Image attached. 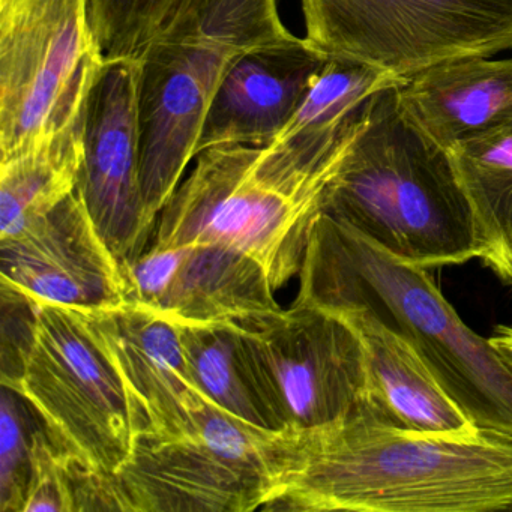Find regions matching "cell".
I'll list each match as a JSON object with an SVG mask.
<instances>
[{
	"instance_id": "22",
	"label": "cell",
	"mask_w": 512,
	"mask_h": 512,
	"mask_svg": "<svg viewBox=\"0 0 512 512\" xmlns=\"http://www.w3.org/2000/svg\"><path fill=\"white\" fill-rule=\"evenodd\" d=\"M187 0H88L89 22L106 62L140 61Z\"/></svg>"
},
{
	"instance_id": "16",
	"label": "cell",
	"mask_w": 512,
	"mask_h": 512,
	"mask_svg": "<svg viewBox=\"0 0 512 512\" xmlns=\"http://www.w3.org/2000/svg\"><path fill=\"white\" fill-rule=\"evenodd\" d=\"M404 116L443 151L512 119V59L440 62L397 83Z\"/></svg>"
},
{
	"instance_id": "2",
	"label": "cell",
	"mask_w": 512,
	"mask_h": 512,
	"mask_svg": "<svg viewBox=\"0 0 512 512\" xmlns=\"http://www.w3.org/2000/svg\"><path fill=\"white\" fill-rule=\"evenodd\" d=\"M428 269L409 265L320 214L295 301L329 313L365 311L406 340L481 430L512 436V370L470 329Z\"/></svg>"
},
{
	"instance_id": "1",
	"label": "cell",
	"mask_w": 512,
	"mask_h": 512,
	"mask_svg": "<svg viewBox=\"0 0 512 512\" xmlns=\"http://www.w3.org/2000/svg\"><path fill=\"white\" fill-rule=\"evenodd\" d=\"M262 511L512 512V436L401 430L364 412L278 433Z\"/></svg>"
},
{
	"instance_id": "19",
	"label": "cell",
	"mask_w": 512,
	"mask_h": 512,
	"mask_svg": "<svg viewBox=\"0 0 512 512\" xmlns=\"http://www.w3.org/2000/svg\"><path fill=\"white\" fill-rule=\"evenodd\" d=\"M448 155L475 217L479 259L512 286V119Z\"/></svg>"
},
{
	"instance_id": "3",
	"label": "cell",
	"mask_w": 512,
	"mask_h": 512,
	"mask_svg": "<svg viewBox=\"0 0 512 512\" xmlns=\"http://www.w3.org/2000/svg\"><path fill=\"white\" fill-rule=\"evenodd\" d=\"M397 83L365 104L322 214L419 268L479 259L475 217L451 158L404 116Z\"/></svg>"
},
{
	"instance_id": "5",
	"label": "cell",
	"mask_w": 512,
	"mask_h": 512,
	"mask_svg": "<svg viewBox=\"0 0 512 512\" xmlns=\"http://www.w3.org/2000/svg\"><path fill=\"white\" fill-rule=\"evenodd\" d=\"M2 386L40 419L56 451L97 476H116L142 433L127 389L95 344L77 308L2 289Z\"/></svg>"
},
{
	"instance_id": "13",
	"label": "cell",
	"mask_w": 512,
	"mask_h": 512,
	"mask_svg": "<svg viewBox=\"0 0 512 512\" xmlns=\"http://www.w3.org/2000/svg\"><path fill=\"white\" fill-rule=\"evenodd\" d=\"M77 310L127 389L140 434L196 436L209 403L191 376L175 322L137 301Z\"/></svg>"
},
{
	"instance_id": "9",
	"label": "cell",
	"mask_w": 512,
	"mask_h": 512,
	"mask_svg": "<svg viewBox=\"0 0 512 512\" xmlns=\"http://www.w3.org/2000/svg\"><path fill=\"white\" fill-rule=\"evenodd\" d=\"M305 38L329 58L403 80L512 49V0H301Z\"/></svg>"
},
{
	"instance_id": "20",
	"label": "cell",
	"mask_w": 512,
	"mask_h": 512,
	"mask_svg": "<svg viewBox=\"0 0 512 512\" xmlns=\"http://www.w3.org/2000/svg\"><path fill=\"white\" fill-rule=\"evenodd\" d=\"M173 322L205 400L244 424L277 433L239 355L235 323Z\"/></svg>"
},
{
	"instance_id": "7",
	"label": "cell",
	"mask_w": 512,
	"mask_h": 512,
	"mask_svg": "<svg viewBox=\"0 0 512 512\" xmlns=\"http://www.w3.org/2000/svg\"><path fill=\"white\" fill-rule=\"evenodd\" d=\"M103 65L88 0H0V158L82 133Z\"/></svg>"
},
{
	"instance_id": "11",
	"label": "cell",
	"mask_w": 512,
	"mask_h": 512,
	"mask_svg": "<svg viewBox=\"0 0 512 512\" xmlns=\"http://www.w3.org/2000/svg\"><path fill=\"white\" fill-rule=\"evenodd\" d=\"M139 61L106 62L83 116L77 193L116 259L130 268L151 245L157 223L142 184Z\"/></svg>"
},
{
	"instance_id": "24",
	"label": "cell",
	"mask_w": 512,
	"mask_h": 512,
	"mask_svg": "<svg viewBox=\"0 0 512 512\" xmlns=\"http://www.w3.org/2000/svg\"><path fill=\"white\" fill-rule=\"evenodd\" d=\"M77 512L76 488L70 463L56 451L43 424L35 428L31 476L23 512Z\"/></svg>"
},
{
	"instance_id": "10",
	"label": "cell",
	"mask_w": 512,
	"mask_h": 512,
	"mask_svg": "<svg viewBox=\"0 0 512 512\" xmlns=\"http://www.w3.org/2000/svg\"><path fill=\"white\" fill-rule=\"evenodd\" d=\"M275 434L209 403L196 436L139 434L115 476L121 511H262L271 494Z\"/></svg>"
},
{
	"instance_id": "8",
	"label": "cell",
	"mask_w": 512,
	"mask_h": 512,
	"mask_svg": "<svg viewBox=\"0 0 512 512\" xmlns=\"http://www.w3.org/2000/svg\"><path fill=\"white\" fill-rule=\"evenodd\" d=\"M235 329L239 355L277 433L319 430L371 406L364 343L338 314L293 301Z\"/></svg>"
},
{
	"instance_id": "21",
	"label": "cell",
	"mask_w": 512,
	"mask_h": 512,
	"mask_svg": "<svg viewBox=\"0 0 512 512\" xmlns=\"http://www.w3.org/2000/svg\"><path fill=\"white\" fill-rule=\"evenodd\" d=\"M82 134L0 158V238L55 208L77 190Z\"/></svg>"
},
{
	"instance_id": "23",
	"label": "cell",
	"mask_w": 512,
	"mask_h": 512,
	"mask_svg": "<svg viewBox=\"0 0 512 512\" xmlns=\"http://www.w3.org/2000/svg\"><path fill=\"white\" fill-rule=\"evenodd\" d=\"M0 428V512H23L29 476L32 442L40 419L16 391L2 386Z\"/></svg>"
},
{
	"instance_id": "4",
	"label": "cell",
	"mask_w": 512,
	"mask_h": 512,
	"mask_svg": "<svg viewBox=\"0 0 512 512\" xmlns=\"http://www.w3.org/2000/svg\"><path fill=\"white\" fill-rule=\"evenodd\" d=\"M349 146L323 163L275 143L205 149L158 215L151 244L220 245L262 266L272 287L283 289L301 271L326 188Z\"/></svg>"
},
{
	"instance_id": "17",
	"label": "cell",
	"mask_w": 512,
	"mask_h": 512,
	"mask_svg": "<svg viewBox=\"0 0 512 512\" xmlns=\"http://www.w3.org/2000/svg\"><path fill=\"white\" fill-rule=\"evenodd\" d=\"M338 316L356 329L364 343L371 410L377 418L415 433L461 436L481 430L400 335L365 311Z\"/></svg>"
},
{
	"instance_id": "14",
	"label": "cell",
	"mask_w": 512,
	"mask_h": 512,
	"mask_svg": "<svg viewBox=\"0 0 512 512\" xmlns=\"http://www.w3.org/2000/svg\"><path fill=\"white\" fill-rule=\"evenodd\" d=\"M125 272L133 301L173 320L241 323L281 310L262 266L220 245L151 244Z\"/></svg>"
},
{
	"instance_id": "15",
	"label": "cell",
	"mask_w": 512,
	"mask_h": 512,
	"mask_svg": "<svg viewBox=\"0 0 512 512\" xmlns=\"http://www.w3.org/2000/svg\"><path fill=\"white\" fill-rule=\"evenodd\" d=\"M328 59L296 35L239 55L209 104L196 155L214 146L271 145Z\"/></svg>"
},
{
	"instance_id": "25",
	"label": "cell",
	"mask_w": 512,
	"mask_h": 512,
	"mask_svg": "<svg viewBox=\"0 0 512 512\" xmlns=\"http://www.w3.org/2000/svg\"><path fill=\"white\" fill-rule=\"evenodd\" d=\"M491 343L496 347L503 361L508 364L512 370V328L511 326L500 325L494 329L493 335L490 337Z\"/></svg>"
},
{
	"instance_id": "12",
	"label": "cell",
	"mask_w": 512,
	"mask_h": 512,
	"mask_svg": "<svg viewBox=\"0 0 512 512\" xmlns=\"http://www.w3.org/2000/svg\"><path fill=\"white\" fill-rule=\"evenodd\" d=\"M2 289L80 310L133 301L127 272L71 193L46 214L0 238Z\"/></svg>"
},
{
	"instance_id": "6",
	"label": "cell",
	"mask_w": 512,
	"mask_h": 512,
	"mask_svg": "<svg viewBox=\"0 0 512 512\" xmlns=\"http://www.w3.org/2000/svg\"><path fill=\"white\" fill-rule=\"evenodd\" d=\"M292 37L277 0H187L140 59L142 184L155 223L196 157L227 68L248 50Z\"/></svg>"
},
{
	"instance_id": "18",
	"label": "cell",
	"mask_w": 512,
	"mask_h": 512,
	"mask_svg": "<svg viewBox=\"0 0 512 512\" xmlns=\"http://www.w3.org/2000/svg\"><path fill=\"white\" fill-rule=\"evenodd\" d=\"M397 82L370 65L329 58L272 143L310 163L329 160L352 142L368 100Z\"/></svg>"
}]
</instances>
